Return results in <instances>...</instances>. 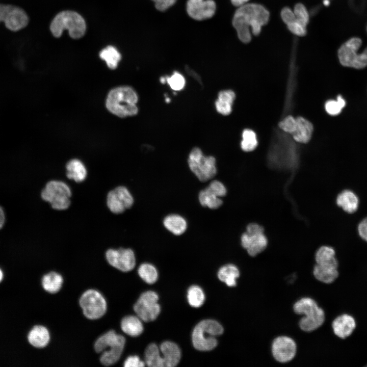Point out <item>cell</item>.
Segmentation results:
<instances>
[{"mask_svg": "<svg viewBox=\"0 0 367 367\" xmlns=\"http://www.w3.org/2000/svg\"><path fill=\"white\" fill-rule=\"evenodd\" d=\"M160 350L164 367H173L178 363L181 352L176 344L169 341L164 342L160 345Z\"/></svg>", "mask_w": 367, "mask_h": 367, "instance_id": "obj_21", "label": "cell"}, {"mask_svg": "<svg viewBox=\"0 0 367 367\" xmlns=\"http://www.w3.org/2000/svg\"><path fill=\"white\" fill-rule=\"evenodd\" d=\"M187 12L192 18L203 20L212 17L216 10V4L213 0H188Z\"/></svg>", "mask_w": 367, "mask_h": 367, "instance_id": "obj_14", "label": "cell"}, {"mask_svg": "<svg viewBox=\"0 0 367 367\" xmlns=\"http://www.w3.org/2000/svg\"><path fill=\"white\" fill-rule=\"evenodd\" d=\"M138 99V95L132 87L120 86L109 92L106 106L111 113L119 117L133 116L139 111L137 106Z\"/></svg>", "mask_w": 367, "mask_h": 367, "instance_id": "obj_2", "label": "cell"}, {"mask_svg": "<svg viewBox=\"0 0 367 367\" xmlns=\"http://www.w3.org/2000/svg\"><path fill=\"white\" fill-rule=\"evenodd\" d=\"M293 11L295 15V22L287 27L300 25L306 28L309 20V14L306 7L301 3L297 4Z\"/></svg>", "mask_w": 367, "mask_h": 367, "instance_id": "obj_36", "label": "cell"}, {"mask_svg": "<svg viewBox=\"0 0 367 367\" xmlns=\"http://www.w3.org/2000/svg\"><path fill=\"white\" fill-rule=\"evenodd\" d=\"M72 190L65 181L58 179L48 181L40 192L41 199L55 210L68 209L71 204Z\"/></svg>", "mask_w": 367, "mask_h": 367, "instance_id": "obj_4", "label": "cell"}, {"mask_svg": "<svg viewBox=\"0 0 367 367\" xmlns=\"http://www.w3.org/2000/svg\"><path fill=\"white\" fill-rule=\"evenodd\" d=\"M223 328L217 321L206 319L198 323L192 332V342L195 349L209 351L217 345L216 336L222 334Z\"/></svg>", "mask_w": 367, "mask_h": 367, "instance_id": "obj_6", "label": "cell"}, {"mask_svg": "<svg viewBox=\"0 0 367 367\" xmlns=\"http://www.w3.org/2000/svg\"><path fill=\"white\" fill-rule=\"evenodd\" d=\"M80 306L84 315L90 320H96L102 317L106 312L107 302L98 291L89 289L82 295L79 300Z\"/></svg>", "mask_w": 367, "mask_h": 367, "instance_id": "obj_9", "label": "cell"}, {"mask_svg": "<svg viewBox=\"0 0 367 367\" xmlns=\"http://www.w3.org/2000/svg\"><path fill=\"white\" fill-rule=\"evenodd\" d=\"M206 189L219 197H223L227 193V189L224 185L217 180L211 181Z\"/></svg>", "mask_w": 367, "mask_h": 367, "instance_id": "obj_42", "label": "cell"}, {"mask_svg": "<svg viewBox=\"0 0 367 367\" xmlns=\"http://www.w3.org/2000/svg\"><path fill=\"white\" fill-rule=\"evenodd\" d=\"M361 44L360 38L353 37L342 45L338 51V57L343 66L356 69L367 66V47L358 54Z\"/></svg>", "mask_w": 367, "mask_h": 367, "instance_id": "obj_8", "label": "cell"}, {"mask_svg": "<svg viewBox=\"0 0 367 367\" xmlns=\"http://www.w3.org/2000/svg\"><path fill=\"white\" fill-rule=\"evenodd\" d=\"M125 344V337L112 330L96 339L94 349L97 353H101L100 362L103 365L110 366L116 363L120 359Z\"/></svg>", "mask_w": 367, "mask_h": 367, "instance_id": "obj_3", "label": "cell"}, {"mask_svg": "<svg viewBox=\"0 0 367 367\" xmlns=\"http://www.w3.org/2000/svg\"><path fill=\"white\" fill-rule=\"evenodd\" d=\"M319 306L317 302L310 298H302L294 305V312L299 315H303L307 311Z\"/></svg>", "mask_w": 367, "mask_h": 367, "instance_id": "obj_38", "label": "cell"}, {"mask_svg": "<svg viewBox=\"0 0 367 367\" xmlns=\"http://www.w3.org/2000/svg\"><path fill=\"white\" fill-rule=\"evenodd\" d=\"M271 351L274 359L280 363L291 361L297 352V345L291 337L280 336L273 340Z\"/></svg>", "mask_w": 367, "mask_h": 367, "instance_id": "obj_13", "label": "cell"}, {"mask_svg": "<svg viewBox=\"0 0 367 367\" xmlns=\"http://www.w3.org/2000/svg\"><path fill=\"white\" fill-rule=\"evenodd\" d=\"M138 273L142 279L148 284L154 283L158 279L157 270L150 264H142L138 269Z\"/></svg>", "mask_w": 367, "mask_h": 367, "instance_id": "obj_34", "label": "cell"}, {"mask_svg": "<svg viewBox=\"0 0 367 367\" xmlns=\"http://www.w3.org/2000/svg\"><path fill=\"white\" fill-rule=\"evenodd\" d=\"M240 276V271L237 267L232 264L222 266L218 271V277L221 281L230 287L237 285V279Z\"/></svg>", "mask_w": 367, "mask_h": 367, "instance_id": "obj_29", "label": "cell"}, {"mask_svg": "<svg viewBox=\"0 0 367 367\" xmlns=\"http://www.w3.org/2000/svg\"><path fill=\"white\" fill-rule=\"evenodd\" d=\"M5 216L3 209L0 206V229L2 228L5 223Z\"/></svg>", "mask_w": 367, "mask_h": 367, "instance_id": "obj_49", "label": "cell"}, {"mask_svg": "<svg viewBox=\"0 0 367 367\" xmlns=\"http://www.w3.org/2000/svg\"><path fill=\"white\" fill-rule=\"evenodd\" d=\"M105 257L110 266L122 272L130 271L136 265L135 253L129 248H109L105 252Z\"/></svg>", "mask_w": 367, "mask_h": 367, "instance_id": "obj_12", "label": "cell"}, {"mask_svg": "<svg viewBox=\"0 0 367 367\" xmlns=\"http://www.w3.org/2000/svg\"><path fill=\"white\" fill-rule=\"evenodd\" d=\"M357 231L360 238L367 243V216L358 223Z\"/></svg>", "mask_w": 367, "mask_h": 367, "instance_id": "obj_44", "label": "cell"}, {"mask_svg": "<svg viewBox=\"0 0 367 367\" xmlns=\"http://www.w3.org/2000/svg\"><path fill=\"white\" fill-rule=\"evenodd\" d=\"M268 239L264 232H248L241 237V244L248 254L252 257L262 252L268 245Z\"/></svg>", "mask_w": 367, "mask_h": 367, "instance_id": "obj_15", "label": "cell"}, {"mask_svg": "<svg viewBox=\"0 0 367 367\" xmlns=\"http://www.w3.org/2000/svg\"><path fill=\"white\" fill-rule=\"evenodd\" d=\"M158 294L151 291L143 293L134 306L137 316L146 322L154 320L161 311Z\"/></svg>", "mask_w": 367, "mask_h": 367, "instance_id": "obj_11", "label": "cell"}, {"mask_svg": "<svg viewBox=\"0 0 367 367\" xmlns=\"http://www.w3.org/2000/svg\"><path fill=\"white\" fill-rule=\"evenodd\" d=\"M63 279L61 275L52 271L43 276L42 279V285L48 293L55 294L61 289Z\"/></svg>", "mask_w": 367, "mask_h": 367, "instance_id": "obj_30", "label": "cell"}, {"mask_svg": "<svg viewBox=\"0 0 367 367\" xmlns=\"http://www.w3.org/2000/svg\"><path fill=\"white\" fill-rule=\"evenodd\" d=\"M235 98V93L230 89L220 91L215 102L217 112L223 116L229 115L232 110V105Z\"/></svg>", "mask_w": 367, "mask_h": 367, "instance_id": "obj_22", "label": "cell"}, {"mask_svg": "<svg viewBox=\"0 0 367 367\" xmlns=\"http://www.w3.org/2000/svg\"><path fill=\"white\" fill-rule=\"evenodd\" d=\"M257 140L255 133L252 129H245L242 133L241 142L242 149L246 152L254 150L257 146Z\"/></svg>", "mask_w": 367, "mask_h": 367, "instance_id": "obj_37", "label": "cell"}, {"mask_svg": "<svg viewBox=\"0 0 367 367\" xmlns=\"http://www.w3.org/2000/svg\"><path fill=\"white\" fill-rule=\"evenodd\" d=\"M164 227L170 232L176 235L183 234L187 229V222L181 216L170 214L163 220Z\"/></svg>", "mask_w": 367, "mask_h": 367, "instance_id": "obj_26", "label": "cell"}, {"mask_svg": "<svg viewBox=\"0 0 367 367\" xmlns=\"http://www.w3.org/2000/svg\"><path fill=\"white\" fill-rule=\"evenodd\" d=\"M299 325L305 332L313 331L322 325L325 321V316L323 310L319 306L311 309L303 314Z\"/></svg>", "mask_w": 367, "mask_h": 367, "instance_id": "obj_17", "label": "cell"}, {"mask_svg": "<svg viewBox=\"0 0 367 367\" xmlns=\"http://www.w3.org/2000/svg\"><path fill=\"white\" fill-rule=\"evenodd\" d=\"M100 58L104 60L109 68L115 69L120 61L121 56L117 49L113 46H108L99 53Z\"/></svg>", "mask_w": 367, "mask_h": 367, "instance_id": "obj_32", "label": "cell"}, {"mask_svg": "<svg viewBox=\"0 0 367 367\" xmlns=\"http://www.w3.org/2000/svg\"><path fill=\"white\" fill-rule=\"evenodd\" d=\"M166 101L167 102H169L170 101V99L169 97H166Z\"/></svg>", "mask_w": 367, "mask_h": 367, "instance_id": "obj_52", "label": "cell"}, {"mask_svg": "<svg viewBox=\"0 0 367 367\" xmlns=\"http://www.w3.org/2000/svg\"><path fill=\"white\" fill-rule=\"evenodd\" d=\"M145 362L141 360L139 357L137 355H132L128 357L124 362L125 367H141L144 366Z\"/></svg>", "mask_w": 367, "mask_h": 367, "instance_id": "obj_43", "label": "cell"}, {"mask_svg": "<svg viewBox=\"0 0 367 367\" xmlns=\"http://www.w3.org/2000/svg\"><path fill=\"white\" fill-rule=\"evenodd\" d=\"M166 83L174 91L182 90L185 87L186 80L184 75L177 71H174L170 76H166Z\"/></svg>", "mask_w": 367, "mask_h": 367, "instance_id": "obj_40", "label": "cell"}, {"mask_svg": "<svg viewBox=\"0 0 367 367\" xmlns=\"http://www.w3.org/2000/svg\"><path fill=\"white\" fill-rule=\"evenodd\" d=\"M313 130V125L309 121L302 117H298L295 129L291 135L296 142L306 143L311 139Z\"/></svg>", "mask_w": 367, "mask_h": 367, "instance_id": "obj_23", "label": "cell"}, {"mask_svg": "<svg viewBox=\"0 0 367 367\" xmlns=\"http://www.w3.org/2000/svg\"><path fill=\"white\" fill-rule=\"evenodd\" d=\"M65 169L67 179L73 180L76 183L82 182L87 177V167L84 163L78 159H72L68 161L65 165Z\"/></svg>", "mask_w": 367, "mask_h": 367, "instance_id": "obj_19", "label": "cell"}, {"mask_svg": "<svg viewBox=\"0 0 367 367\" xmlns=\"http://www.w3.org/2000/svg\"><path fill=\"white\" fill-rule=\"evenodd\" d=\"M10 6V4H0V23L4 21Z\"/></svg>", "mask_w": 367, "mask_h": 367, "instance_id": "obj_46", "label": "cell"}, {"mask_svg": "<svg viewBox=\"0 0 367 367\" xmlns=\"http://www.w3.org/2000/svg\"><path fill=\"white\" fill-rule=\"evenodd\" d=\"M359 197L353 190L345 189L338 193L335 198L336 205L344 212L352 214L355 213L359 206Z\"/></svg>", "mask_w": 367, "mask_h": 367, "instance_id": "obj_18", "label": "cell"}, {"mask_svg": "<svg viewBox=\"0 0 367 367\" xmlns=\"http://www.w3.org/2000/svg\"><path fill=\"white\" fill-rule=\"evenodd\" d=\"M316 264L332 265L338 267L334 248L329 245L320 246L315 253Z\"/></svg>", "mask_w": 367, "mask_h": 367, "instance_id": "obj_27", "label": "cell"}, {"mask_svg": "<svg viewBox=\"0 0 367 367\" xmlns=\"http://www.w3.org/2000/svg\"><path fill=\"white\" fill-rule=\"evenodd\" d=\"M198 199L202 206L210 209H217L223 203L220 197L217 196L206 188L199 192Z\"/></svg>", "mask_w": 367, "mask_h": 367, "instance_id": "obj_33", "label": "cell"}, {"mask_svg": "<svg viewBox=\"0 0 367 367\" xmlns=\"http://www.w3.org/2000/svg\"><path fill=\"white\" fill-rule=\"evenodd\" d=\"M187 73L195 79L200 85L203 86V83L200 76L194 71L187 67L186 68Z\"/></svg>", "mask_w": 367, "mask_h": 367, "instance_id": "obj_47", "label": "cell"}, {"mask_svg": "<svg viewBox=\"0 0 367 367\" xmlns=\"http://www.w3.org/2000/svg\"><path fill=\"white\" fill-rule=\"evenodd\" d=\"M135 202L133 195L125 186L119 185L110 190L106 196V205L109 210L116 215L121 214L130 209Z\"/></svg>", "mask_w": 367, "mask_h": 367, "instance_id": "obj_10", "label": "cell"}, {"mask_svg": "<svg viewBox=\"0 0 367 367\" xmlns=\"http://www.w3.org/2000/svg\"><path fill=\"white\" fill-rule=\"evenodd\" d=\"M338 267L332 265L316 264L313 268L314 277L319 281L325 283H331L334 281L338 276Z\"/></svg>", "mask_w": 367, "mask_h": 367, "instance_id": "obj_25", "label": "cell"}, {"mask_svg": "<svg viewBox=\"0 0 367 367\" xmlns=\"http://www.w3.org/2000/svg\"><path fill=\"white\" fill-rule=\"evenodd\" d=\"M2 278H3V273L0 269V282L2 280Z\"/></svg>", "mask_w": 367, "mask_h": 367, "instance_id": "obj_51", "label": "cell"}, {"mask_svg": "<svg viewBox=\"0 0 367 367\" xmlns=\"http://www.w3.org/2000/svg\"><path fill=\"white\" fill-rule=\"evenodd\" d=\"M270 13L263 6L257 4H246L238 8L232 18V25L238 38L243 43H249L251 34L258 35L262 27L269 21Z\"/></svg>", "mask_w": 367, "mask_h": 367, "instance_id": "obj_1", "label": "cell"}, {"mask_svg": "<svg viewBox=\"0 0 367 367\" xmlns=\"http://www.w3.org/2000/svg\"><path fill=\"white\" fill-rule=\"evenodd\" d=\"M50 30L57 38L60 37L63 31L66 30L71 38L78 39L84 35L86 25L84 18L77 13L64 11L55 17L50 23Z\"/></svg>", "mask_w": 367, "mask_h": 367, "instance_id": "obj_5", "label": "cell"}, {"mask_svg": "<svg viewBox=\"0 0 367 367\" xmlns=\"http://www.w3.org/2000/svg\"><path fill=\"white\" fill-rule=\"evenodd\" d=\"M187 299L189 304L199 307L204 303L205 295L202 290L197 285H192L188 290Z\"/></svg>", "mask_w": 367, "mask_h": 367, "instance_id": "obj_35", "label": "cell"}, {"mask_svg": "<svg viewBox=\"0 0 367 367\" xmlns=\"http://www.w3.org/2000/svg\"><path fill=\"white\" fill-rule=\"evenodd\" d=\"M145 362L151 367H164L160 348L156 344H151L146 348L145 351Z\"/></svg>", "mask_w": 367, "mask_h": 367, "instance_id": "obj_31", "label": "cell"}, {"mask_svg": "<svg viewBox=\"0 0 367 367\" xmlns=\"http://www.w3.org/2000/svg\"><path fill=\"white\" fill-rule=\"evenodd\" d=\"M346 106L345 99L340 96L337 97L336 100H329L325 104V110L330 115L339 114Z\"/></svg>", "mask_w": 367, "mask_h": 367, "instance_id": "obj_39", "label": "cell"}, {"mask_svg": "<svg viewBox=\"0 0 367 367\" xmlns=\"http://www.w3.org/2000/svg\"><path fill=\"white\" fill-rule=\"evenodd\" d=\"M323 4H324L325 6H329V4H330V2H329V0H324V1H323Z\"/></svg>", "mask_w": 367, "mask_h": 367, "instance_id": "obj_50", "label": "cell"}, {"mask_svg": "<svg viewBox=\"0 0 367 367\" xmlns=\"http://www.w3.org/2000/svg\"><path fill=\"white\" fill-rule=\"evenodd\" d=\"M355 327L354 319L347 314L337 317L332 323L334 333L341 338H345L350 335Z\"/></svg>", "mask_w": 367, "mask_h": 367, "instance_id": "obj_20", "label": "cell"}, {"mask_svg": "<svg viewBox=\"0 0 367 367\" xmlns=\"http://www.w3.org/2000/svg\"><path fill=\"white\" fill-rule=\"evenodd\" d=\"M159 11H164L173 6L176 0H152Z\"/></svg>", "mask_w": 367, "mask_h": 367, "instance_id": "obj_45", "label": "cell"}, {"mask_svg": "<svg viewBox=\"0 0 367 367\" xmlns=\"http://www.w3.org/2000/svg\"><path fill=\"white\" fill-rule=\"evenodd\" d=\"M141 321L137 316H127L122 319L120 327L125 334L133 337L138 336L143 331Z\"/></svg>", "mask_w": 367, "mask_h": 367, "instance_id": "obj_28", "label": "cell"}, {"mask_svg": "<svg viewBox=\"0 0 367 367\" xmlns=\"http://www.w3.org/2000/svg\"><path fill=\"white\" fill-rule=\"evenodd\" d=\"M296 126V118L289 115L283 119L279 123V127L284 132L292 134Z\"/></svg>", "mask_w": 367, "mask_h": 367, "instance_id": "obj_41", "label": "cell"}, {"mask_svg": "<svg viewBox=\"0 0 367 367\" xmlns=\"http://www.w3.org/2000/svg\"><path fill=\"white\" fill-rule=\"evenodd\" d=\"M29 342L33 346L42 348L46 347L50 340V334L48 329L43 326H34L30 331L28 336Z\"/></svg>", "mask_w": 367, "mask_h": 367, "instance_id": "obj_24", "label": "cell"}, {"mask_svg": "<svg viewBox=\"0 0 367 367\" xmlns=\"http://www.w3.org/2000/svg\"><path fill=\"white\" fill-rule=\"evenodd\" d=\"M29 21L28 15L23 9L10 5L3 22L9 30L17 32L26 27Z\"/></svg>", "mask_w": 367, "mask_h": 367, "instance_id": "obj_16", "label": "cell"}, {"mask_svg": "<svg viewBox=\"0 0 367 367\" xmlns=\"http://www.w3.org/2000/svg\"><path fill=\"white\" fill-rule=\"evenodd\" d=\"M188 163L191 171L202 182L212 179L217 173L215 158L212 155H204L198 147H195L191 150Z\"/></svg>", "mask_w": 367, "mask_h": 367, "instance_id": "obj_7", "label": "cell"}, {"mask_svg": "<svg viewBox=\"0 0 367 367\" xmlns=\"http://www.w3.org/2000/svg\"><path fill=\"white\" fill-rule=\"evenodd\" d=\"M249 0H230L232 4L235 7H240L247 3Z\"/></svg>", "mask_w": 367, "mask_h": 367, "instance_id": "obj_48", "label": "cell"}]
</instances>
